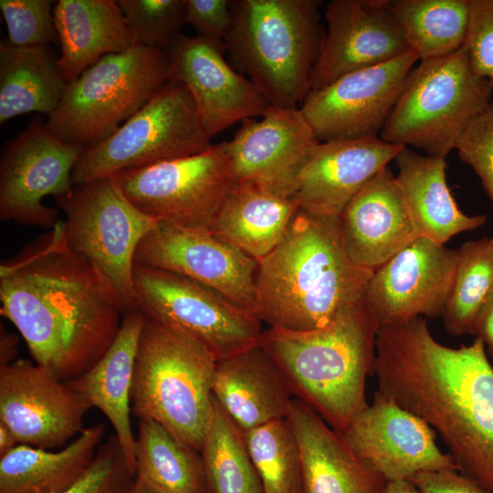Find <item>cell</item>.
<instances>
[{"label":"cell","instance_id":"1","mask_svg":"<svg viewBox=\"0 0 493 493\" xmlns=\"http://www.w3.org/2000/svg\"><path fill=\"white\" fill-rule=\"evenodd\" d=\"M0 314L36 363L72 380L108 351L124 310L100 275L67 245L63 220L0 265Z\"/></svg>","mask_w":493,"mask_h":493},{"label":"cell","instance_id":"2","mask_svg":"<svg viewBox=\"0 0 493 493\" xmlns=\"http://www.w3.org/2000/svg\"><path fill=\"white\" fill-rule=\"evenodd\" d=\"M378 392L426 422L462 475L493 493V366L484 344L439 343L424 317L379 326Z\"/></svg>","mask_w":493,"mask_h":493},{"label":"cell","instance_id":"3","mask_svg":"<svg viewBox=\"0 0 493 493\" xmlns=\"http://www.w3.org/2000/svg\"><path fill=\"white\" fill-rule=\"evenodd\" d=\"M372 274L347 257L339 218L299 209L282 241L258 261L257 316L269 328L322 329L342 308L365 299Z\"/></svg>","mask_w":493,"mask_h":493},{"label":"cell","instance_id":"4","mask_svg":"<svg viewBox=\"0 0 493 493\" xmlns=\"http://www.w3.org/2000/svg\"><path fill=\"white\" fill-rule=\"evenodd\" d=\"M379 324L365 299L342 308L324 328L264 330L260 345L287 381L293 395L335 432H343L369 404L368 375L374 373Z\"/></svg>","mask_w":493,"mask_h":493},{"label":"cell","instance_id":"5","mask_svg":"<svg viewBox=\"0 0 493 493\" xmlns=\"http://www.w3.org/2000/svg\"><path fill=\"white\" fill-rule=\"evenodd\" d=\"M319 0H231L232 26L224 45L230 64L270 106L299 108L325 32Z\"/></svg>","mask_w":493,"mask_h":493},{"label":"cell","instance_id":"6","mask_svg":"<svg viewBox=\"0 0 493 493\" xmlns=\"http://www.w3.org/2000/svg\"><path fill=\"white\" fill-rule=\"evenodd\" d=\"M216 362L202 344L145 318L133 369L132 414L159 423L201 451L213 416Z\"/></svg>","mask_w":493,"mask_h":493},{"label":"cell","instance_id":"7","mask_svg":"<svg viewBox=\"0 0 493 493\" xmlns=\"http://www.w3.org/2000/svg\"><path fill=\"white\" fill-rule=\"evenodd\" d=\"M171 79L163 49L136 44L104 56L67 85L46 126L63 142L85 150L111 135Z\"/></svg>","mask_w":493,"mask_h":493},{"label":"cell","instance_id":"8","mask_svg":"<svg viewBox=\"0 0 493 493\" xmlns=\"http://www.w3.org/2000/svg\"><path fill=\"white\" fill-rule=\"evenodd\" d=\"M493 85L471 68L464 46L408 74L379 137L446 159L467 121L491 100Z\"/></svg>","mask_w":493,"mask_h":493},{"label":"cell","instance_id":"9","mask_svg":"<svg viewBox=\"0 0 493 493\" xmlns=\"http://www.w3.org/2000/svg\"><path fill=\"white\" fill-rule=\"evenodd\" d=\"M56 200L66 215L68 246L100 275L124 313L137 309L135 253L159 221L138 209L113 176L74 185Z\"/></svg>","mask_w":493,"mask_h":493},{"label":"cell","instance_id":"10","mask_svg":"<svg viewBox=\"0 0 493 493\" xmlns=\"http://www.w3.org/2000/svg\"><path fill=\"white\" fill-rule=\"evenodd\" d=\"M212 145L188 89L171 79L111 135L82 152L72 182L111 177L200 153Z\"/></svg>","mask_w":493,"mask_h":493},{"label":"cell","instance_id":"11","mask_svg":"<svg viewBox=\"0 0 493 493\" xmlns=\"http://www.w3.org/2000/svg\"><path fill=\"white\" fill-rule=\"evenodd\" d=\"M133 287L146 319L197 341L217 361L260 342L257 316L203 283L135 264Z\"/></svg>","mask_w":493,"mask_h":493},{"label":"cell","instance_id":"12","mask_svg":"<svg viewBox=\"0 0 493 493\" xmlns=\"http://www.w3.org/2000/svg\"><path fill=\"white\" fill-rule=\"evenodd\" d=\"M113 177L124 195L152 218L208 229L236 184L221 142L200 153Z\"/></svg>","mask_w":493,"mask_h":493},{"label":"cell","instance_id":"13","mask_svg":"<svg viewBox=\"0 0 493 493\" xmlns=\"http://www.w3.org/2000/svg\"><path fill=\"white\" fill-rule=\"evenodd\" d=\"M83 151L56 137L41 121L5 143L0 158V218L53 228L58 213L44 205V198L73 190L72 172Z\"/></svg>","mask_w":493,"mask_h":493},{"label":"cell","instance_id":"14","mask_svg":"<svg viewBox=\"0 0 493 493\" xmlns=\"http://www.w3.org/2000/svg\"><path fill=\"white\" fill-rule=\"evenodd\" d=\"M416 61L410 50L310 91L299 109L319 142L379 136Z\"/></svg>","mask_w":493,"mask_h":493},{"label":"cell","instance_id":"15","mask_svg":"<svg viewBox=\"0 0 493 493\" xmlns=\"http://www.w3.org/2000/svg\"><path fill=\"white\" fill-rule=\"evenodd\" d=\"M134 262L188 277L257 315L258 261L208 228L159 221L141 241Z\"/></svg>","mask_w":493,"mask_h":493},{"label":"cell","instance_id":"16","mask_svg":"<svg viewBox=\"0 0 493 493\" xmlns=\"http://www.w3.org/2000/svg\"><path fill=\"white\" fill-rule=\"evenodd\" d=\"M340 435L387 482L409 480L422 472L458 471L452 456L437 446L430 425L378 391Z\"/></svg>","mask_w":493,"mask_h":493},{"label":"cell","instance_id":"17","mask_svg":"<svg viewBox=\"0 0 493 493\" xmlns=\"http://www.w3.org/2000/svg\"><path fill=\"white\" fill-rule=\"evenodd\" d=\"M89 404L66 382L29 360L0 367V422L21 445L49 449L84 430Z\"/></svg>","mask_w":493,"mask_h":493},{"label":"cell","instance_id":"18","mask_svg":"<svg viewBox=\"0 0 493 493\" xmlns=\"http://www.w3.org/2000/svg\"><path fill=\"white\" fill-rule=\"evenodd\" d=\"M458 250L418 236L373 271L365 302L380 325L443 316Z\"/></svg>","mask_w":493,"mask_h":493},{"label":"cell","instance_id":"19","mask_svg":"<svg viewBox=\"0 0 493 493\" xmlns=\"http://www.w3.org/2000/svg\"><path fill=\"white\" fill-rule=\"evenodd\" d=\"M223 43L180 34L164 50L172 79L185 85L200 121L212 139L238 121L263 117L269 102L224 58Z\"/></svg>","mask_w":493,"mask_h":493},{"label":"cell","instance_id":"20","mask_svg":"<svg viewBox=\"0 0 493 493\" xmlns=\"http://www.w3.org/2000/svg\"><path fill=\"white\" fill-rule=\"evenodd\" d=\"M236 183L291 197L297 177L320 143L299 108L270 106L260 121L246 119L221 142Z\"/></svg>","mask_w":493,"mask_h":493},{"label":"cell","instance_id":"21","mask_svg":"<svg viewBox=\"0 0 493 493\" xmlns=\"http://www.w3.org/2000/svg\"><path fill=\"white\" fill-rule=\"evenodd\" d=\"M325 17L327 31L310 75L309 92L410 51L387 0H332Z\"/></svg>","mask_w":493,"mask_h":493},{"label":"cell","instance_id":"22","mask_svg":"<svg viewBox=\"0 0 493 493\" xmlns=\"http://www.w3.org/2000/svg\"><path fill=\"white\" fill-rule=\"evenodd\" d=\"M403 148L379 136L320 142L300 170L291 197L310 215L339 218L351 198Z\"/></svg>","mask_w":493,"mask_h":493},{"label":"cell","instance_id":"23","mask_svg":"<svg viewBox=\"0 0 493 493\" xmlns=\"http://www.w3.org/2000/svg\"><path fill=\"white\" fill-rule=\"evenodd\" d=\"M339 228L349 259L372 271L418 237L389 167L369 180L347 204L339 216Z\"/></svg>","mask_w":493,"mask_h":493},{"label":"cell","instance_id":"24","mask_svg":"<svg viewBox=\"0 0 493 493\" xmlns=\"http://www.w3.org/2000/svg\"><path fill=\"white\" fill-rule=\"evenodd\" d=\"M287 420L299 447L302 493H383L388 482L308 404L294 397Z\"/></svg>","mask_w":493,"mask_h":493},{"label":"cell","instance_id":"25","mask_svg":"<svg viewBox=\"0 0 493 493\" xmlns=\"http://www.w3.org/2000/svg\"><path fill=\"white\" fill-rule=\"evenodd\" d=\"M212 392L244 432L287 418L294 399L260 342L216 362Z\"/></svg>","mask_w":493,"mask_h":493},{"label":"cell","instance_id":"26","mask_svg":"<svg viewBox=\"0 0 493 493\" xmlns=\"http://www.w3.org/2000/svg\"><path fill=\"white\" fill-rule=\"evenodd\" d=\"M144 320L138 309L125 313L118 334L104 355L87 372L66 382L108 418L134 476L136 437L131 425V393Z\"/></svg>","mask_w":493,"mask_h":493},{"label":"cell","instance_id":"27","mask_svg":"<svg viewBox=\"0 0 493 493\" xmlns=\"http://www.w3.org/2000/svg\"><path fill=\"white\" fill-rule=\"evenodd\" d=\"M393 161L404 203L418 236L445 245L454 236L486 223L485 215H468L457 206L446 183L445 159L404 147Z\"/></svg>","mask_w":493,"mask_h":493},{"label":"cell","instance_id":"28","mask_svg":"<svg viewBox=\"0 0 493 493\" xmlns=\"http://www.w3.org/2000/svg\"><path fill=\"white\" fill-rule=\"evenodd\" d=\"M53 17L60 45L58 65L67 84L104 56L137 44L115 0H59Z\"/></svg>","mask_w":493,"mask_h":493},{"label":"cell","instance_id":"29","mask_svg":"<svg viewBox=\"0 0 493 493\" xmlns=\"http://www.w3.org/2000/svg\"><path fill=\"white\" fill-rule=\"evenodd\" d=\"M299 210L292 197L249 183H236L211 226V232L259 261L284 238Z\"/></svg>","mask_w":493,"mask_h":493},{"label":"cell","instance_id":"30","mask_svg":"<svg viewBox=\"0 0 493 493\" xmlns=\"http://www.w3.org/2000/svg\"><path fill=\"white\" fill-rule=\"evenodd\" d=\"M105 434V425L84 430L61 450L17 445L0 457V493H58L89 467Z\"/></svg>","mask_w":493,"mask_h":493},{"label":"cell","instance_id":"31","mask_svg":"<svg viewBox=\"0 0 493 493\" xmlns=\"http://www.w3.org/2000/svg\"><path fill=\"white\" fill-rule=\"evenodd\" d=\"M49 46L16 47L0 41V123L16 116L51 114L67 83Z\"/></svg>","mask_w":493,"mask_h":493},{"label":"cell","instance_id":"32","mask_svg":"<svg viewBox=\"0 0 493 493\" xmlns=\"http://www.w3.org/2000/svg\"><path fill=\"white\" fill-rule=\"evenodd\" d=\"M135 459V477L156 493H210L200 451L155 421L139 420Z\"/></svg>","mask_w":493,"mask_h":493},{"label":"cell","instance_id":"33","mask_svg":"<svg viewBox=\"0 0 493 493\" xmlns=\"http://www.w3.org/2000/svg\"><path fill=\"white\" fill-rule=\"evenodd\" d=\"M387 5L418 60L443 58L464 46L469 0H387Z\"/></svg>","mask_w":493,"mask_h":493},{"label":"cell","instance_id":"34","mask_svg":"<svg viewBox=\"0 0 493 493\" xmlns=\"http://www.w3.org/2000/svg\"><path fill=\"white\" fill-rule=\"evenodd\" d=\"M213 416L200 451L210 493H264L244 431L213 395Z\"/></svg>","mask_w":493,"mask_h":493},{"label":"cell","instance_id":"35","mask_svg":"<svg viewBox=\"0 0 493 493\" xmlns=\"http://www.w3.org/2000/svg\"><path fill=\"white\" fill-rule=\"evenodd\" d=\"M458 250L452 288L443 313L446 330L471 334L477 316L493 290V247L488 237L468 240Z\"/></svg>","mask_w":493,"mask_h":493},{"label":"cell","instance_id":"36","mask_svg":"<svg viewBox=\"0 0 493 493\" xmlns=\"http://www.w3.org/2000/svg\"><path fill=\"white\" fill-rule=\"evenodd\" d=\"M244 435L264 493H302L299 447L287 418L245 431Z\"/></svg>","mask_w":493,"mask_h":493},{"label":"cell","instance_id":"37","mask_svg":"<svg viewBox=\"0 0 493 493\" xmlns=\"http://www.w3.org/2000/svg\"><path fill=\"white\" fill-rule=\"evenodd\" d=\"M137 44L165 50L181 34L185 0H117Z\"/></svg>","mask_w":493,"mask_h":493},{"label":"cell","instance_id":"38","mask_svg":"<svg viewBox=\"0 0 493 493\" xmlns=\"http://www.w3.org/2000/svg\"><path fill=\"white\" fill-rule=\"evenodd\" d=\"M50 0H0L7 41L16 47L58 43Z\"/></svg>","mask_w":493,"mask_h":493},{"label":"cell","instance_id":"39","mask_svg":"<svg viewBox=\"0 0 493 493\" xmlns=\"http://www.w3.org/2000/svg\"><path fill=\"white\" fill-rule=\"evenodd\" d=\"M134 479L114 435L100 445L85 472L69 488L58 493H130Z\"/></svg>","mask_w":493,"mask_h":493},{"label":"cell","instance_id":"40","mask_svg":"<svg viewBox=\"0 0 493 493\" xmlns=\"http://www.w3.org/2000/svg\"><path fill=\"white\" fill-rule=\"evenodd\" d=\"M454 150L474 170L493 202V98L464 125Z\"/></svg>","mask_w":493,"mask_h":493},{"label":"cell","instance_id":"41","mask_svg":"<svg viewBox=\"0 0 493 493\" xmlns=\"http://www.w3.org/2000/svg\"><path fill=\"white\" fill-rule=\"evenodd\" d=\"M464 47L472 70L493 85V0H469Z\"/></svg>","mask_w":493,"mask_h":493},{"label":"cell","instance_id":"42","mask_svg":"<svg viewBox=\"0 0 493 493\" xmlns=\"http://www.w3.org/2000/svg\"><path fill=\"white\" fill-rule=\"evenodd\" d=\"M232 21L229 0H185L184 22L199 37L223 43Z\"/></svg>","mask_w":493,"mask_h":493},{"label":"cell","instance_id":"43","mask_svg":"<svg viewBox=\"0 0 493 493\" xmlns=\"http://www.w3.org/2000/svg\"><path fill=\"white\" fill-rule=\"evenodd\" d=\"M409 481L421 493H491L458 471L422 472Z\"/></svg>","mask_w":493,"mask_h":493},{"label":"cell","instance_id":"44","mask_svg":"<svg viewBox=\"0 0 493 493\" xmlns=\"http://www.w3.org/2000/svg\"><path fill=\"white\" fill-rule=\"evenodd\" d=\"M472 335L484 344L488 356L493 361V290L477 316Z\"/></svg>","mask_w":493,"mask_h":493},{"label":"cell","instance_id":"45","mask_svg":"<svg viewBox=\"0 0 493 493\" xmlns=\"http://www.w3.org/2000/svg\"><path fill=\"white\" fill-rule=\"evenodd\" d=\"M0 367L13 362L18 352V337L6 331L2 326L0 330Z\"/></svg>","mask_w":493,"mask_h":493},{"label":"cell","instance_id":"46","mask_svg":"<svg viewBox=\"0 0 493 493\" xmlns=\"http://www.w3.org/2000/svg\"><path fill=\"white\" fill-rule=\"evenodd\" d=\"M19 445L13 432L0 422V457L9 453Z\"/></svg>","mask_w":493,"mask_h":493},{"label":"cell","instance_id":"47","mask_svg":"<svg viewBox=\"0 0 493 493\" xmlns=\"http://www.w3.org/2000/svg\"><path fill=\"white\" fill-rule=\"evenodd\" d=\"M383 493H421L409 480L388 482Z\"/></svg>","mask_w":493,"mask_h":493},{"label":"cell","instance_id":"48","mask_svg":"<svg viewBox=\"0 0 493 493\" xmlns=\"http://www.w3.org/2000/svg\"><path fill=\"white\" fill-rule=\"evenodd\" d=\"M130 493H156L142 479L135 477Z\"/></svg>","mask_w":493,"mask_h":493},{"label":"cell","instance_id":"49","mask_svg":"<svg viewBox=\"0 0 493 493\" xmlns=\"http://www.w3.org/2000/svg\"><path fill=\"white\" fill-rule=\"evenodd\" d=\"M489 240H490V244H491V246L493 247V236L491 238H489Z\"/></svg>","mask_w":493,"mask_h":493}]
</instances>
